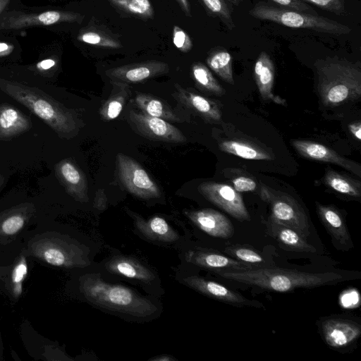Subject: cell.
Instances as JSON below:
<instances>
[{"mask_svg": "<svg viewBox=\"0 0 361 361\" xmlns=\"http://www.w3.org/2000/svg\"><path fill=\"white\" fill-rule=\"evenodd\" d=\"M214 272L227 280L281 293L289 292L297 288H312L334 285L360 277L355 272L310 273L293 269L266 267Z\"/></svg>", "mask_w": 361, "mask_h": 361, "instance_id": "6da1fadb", "label": "cell"}, {"mask_svg": "<svg viewBox=\"0 0 361 361\" xmlns=\"http://www.w3.org/2000/svg\"><path fill=\"white\" fill-rule=\"evenodd\" d=\"M317 89L323 104L336 106L361 96V68L338 57L326 58L315 63Z\"/></svg>", "mask_w": 361, "mask_h": 361, "instance_id": "7a4b0ae2", "label": "cell"}, {"mask_svg": "<svg viewBox=\"0 0 361 361\" xmlns=\"http://www.w3.org/2000/svg\"><path fill=\"white\" fill-rule=\"evenodd\" d=\"M85 298L99 307L139 318L154 315L156 305L132 289L104 281L97 274H87L80 280Z\"/></svg>", "mask_w": 361, "mask_h": 361, "instance_id": "3957f363", "label": "cell"}, {"mask_svg": "<svg viewBox=\"0 0 361 361\" xmlns=\"http://www.w3.org/2000/svg\"><path fill=\"white\" fill-rule=\"evenodd\" d=\"M1 89L44 121L61 137H71L78 130L74 114L39 90L13 82L1 84Z\"/></svg>", "mask_w": 361, "mask_h": 361, "instance_id": "277c9868", "label": "cell"}, {"mask_svg": "<svg viewBox=\"0 0 361 361\" xmlns=\"http://www.w3.org/2000/svg\"><path fill=\"white\" fill-rule=\"evenodd\" d=\"M254 18L269 20L288 27L308 29L336 35H346L351 28L336 20L319 15H312L279 5L259 1L249 11Z\"/></svg>", "mask_w": 361, "mask_h": 361, "instance_id": "5b68a950", "label": "cell"}, {"mask_svg": "<svg viewBox=\"0 0 361 361\" xmlns=\"http://www.w3.org/2000/svg\"><path fill=\"white\" fill-rule=\"evenodd\" d=\"M260 197L271 209L269 219L288 226L303 238L310 235V224L304 209L290 195L262 184Z\"/></svg>", "mask_w": 361, "mask_h": 361, "instance_id": "8992f818", "label": "cell"}, {"mask_svg": "<svg viewBox=\"0 0 361 361\" xmlns=\"http://www.w3.org/2000/svg\"><path fill=\"white\" fill-rule=\"evenodd\" d=\"M118 178L125 188L142 199L158 198L161 191L144 168L135 159L123 153L116 156Z\"/></svg>", "mask_w": 361, "mask_h": 361, "instance_id": "52a82bcc", "label": "cell"}, {"mask_svg": "<svg viewBox=\"0 0 361 361\" xmlns=\"http://www.w3.org/2000/svg\"><path fill=\"white\" fill-rule=\"evenodd\" d=\"M198 191L208 201L240 221L250 220V215L240 193L233 186L216 182H203Z\"/></svg>", "mask_w": 361, "mask_h": 361, "instance_id": "ba28073f", "label": "cell"}, {"mask_svg": "<svg viewBox=\"0 0 361 361\" xmlns=\"http://www.w3.org/2000/svg\"><path fill=\"white\" fill-rule=\"evenodd\" d=\"M129 119L132 128L148 139L173 143L186 142V137L178 128L162 118L130 110Z\"/></svg>", "mask_w": 361, "mask_h": 361, "instance_id": "9c48e42d", "label": "cell"}, {"mask_svg": "<svg viewBox=\"0 0 361 361\" xmlns=\"http://www.w3.org/2000/svg\"><path fill=\"white\" fill-rule=\"evenodd\" d=\"M183 282L191 288L209 298L231 305L264 308L261 302L247 299L240 293L213 281L197 276H190L184 278Z\"/></svg>", "mask_w": 361, "mask_h": 361, "instance_id": "30bf717a", "label": "cell"}, {"mask_svg": "<svg viewBox=\"0 0 361 361\" xmlns=\"http://www.w3.org/2000/svg\"><path fill=\"white\" fill-rule=\"evenodd\" d=\"M292 146L302 157L317 161L328 162L338 165L361 177V166L356 161L342 157L331 148L312 141L293 140Z\"/></svg>", "mask_w": 361, "mask_h": 361, "instance_id": "8fae6325", "label": "cell"}, {"mask_svg": "<svg viewBox=\"0 0 361 361\" xmlns=\"http://www.w3.org/2000/svg\"><path fill=\"white\" fill-rule=\"evenodd\" d=\"M185 214L196 226L212 237L229 238L234 234L231 221L216 210L207 208L185 211Z\"/></svg>", "mask_w": 361, "mask_h": 361, "instance_id": "7c38bea8", "label": "cell"}, {"mask_svg": "<svg viewBox=\"0 0 361 361\" xmlns=\"http://www.w3.org/2000/svg\"><path fill=\"white\" fill-rule=\"evenodd\" d=\"M322 330L326 343L336 348L348 345L361 334V326L359 324L342 318H329L324 320Z\"/></svg>", "mask_w": 361, "mask_h": 361, "instance_id": "4fadbf2b", "label": "cell"}, {"mask_svg": "<svg viewBox=\"0 0 361 361\" xmlns=\"http://www.w3.org/2000/svg\"><path fill=\"white\" fill-rule=\"evenodd\" d=\"M167 64L149 61L117 67L108 70L106 73L112 82L135 83L158 76L168 72Z\"/></svg>", "mask_w": 361, "mask_h": 361, "instance_id": "5bb4252c", "label": "cell"}, {"mask_svg": "<svg viewBox=\"0 0 361 361\" xmlns=\"http://www.w3.org/2000/svg\"><path fill=\"white\" fill-rule=\"evenodd\" d=\"M319 218L339 247L344 250L350 249L353 245L342 214L332 205L317 203Z\"/></svg>", "mask_w": 361, "mask_h": 361, "instance_id": "9a60e30c", "label": "cell"}, {"mask_svg": "<svg viewBox=\"0 0 361 361\" xmlns=\"http://www.w3.org/2000/svg\"><path fill=\"white\" fill-rule=\"evenodd\" d=\"M187 262L196 266L212 270H245L253 267L250 264L238 261L233 257L222 254L201 251L190 250L185 255Z\"/></svg>", "mask_w": 361, "mask_h": 361, "instance_id": "2e32d148", "label": "cell"}, {"mask_svg": "<svg viewBox=\"0 0 361 361\" xmlns=\"http://www.w3.org/2000/svg\"><path fill=\"white\" fill-rule=\"evenodd\" d=\"M275 66L269 55L262 51L254 67V79L262 99L271 101L281 105H286V101L273 94Z\"/></svg>", "mask_w": 361, "mask_h": 361, "instance_id": "e0dca14e", "label": "cell"}, {"mask_svg": "<svg viewBox=\"0 0 361 361\" xmlns=\"http://www.w3.org/2000/svg\"><path fill=\"white\" fill-rule=\"evenodd\" d=\"M177 99L185 106L193 110L204 121L219 123L221 121L222 113L219 104L207 97L184 89L175 84Z\"/></svg>", "mask_w": 361, "mask_h": 361, "instance_id": "ac0fdd59", "label": "cell"}, {"mask_svg": "<svg viewBox=\"0 0 361 361\" xmlns=\"http://www.w3.org/2000/svg\"><path fill=\"white\" fill-rule=\"evenodd\" d=\"M56 171L68 192L75 200L88 201L87 183L85 176L71 161L65 159L56 166Z\"/></svg>", "mask_w": 361, "mask_h": 361, "instance_id": "d6986e66", "label": "cell"}, {"mask_svg": "<svg viewBox=\"0 0 361 361\" xmlns=\"http://www.w3.org/2000/svg\"><path fill=\"white\" fill-rule=\"evenodd\" d=\"M105 267L114 274L146 283L153 281L156 277L150 269L137 260L121 255L111 258Z\"/></svg>", "mask_w": 361, "mask_h": 361, "instance_id": "ffe728a7", "label": "cell"}, {"mask_svg": "<svg viewBox=\"0 0 361 361\" xmlns=\"http://www.w3.org/2000/svg\"><path fill=\"white\" fill-rule=\"evenodd\" d=\"M135 227L146 238L153 240L172 243L178 240V233L167 223L157 216L144 219L137 214H133Z\"/></svg>", "mask_w": 361, "mask_h": 361, "instance_id": "44dd1931", "label": "cell"}, {"mask_svg": "<svg viewBox=\"0 0 361 361\" xmlns=\"http://www.w3.org/2000/svg\"><path fill=\"white\" fill-rule=\"evenodd\" d=\"M267 230L269 235L288 250L302 252H316V248L308 243L293 229L269 219Z\"/></svg>", "mask_w": 361, "mask_h": 361, "instance_id": "7402d4cb", "label": "cell"}, {"mask_svg": "<svg viewBox=\"0 0 361 361\" xmlns=\"http://www.w3.org/2000/svg\"><path fill=\"white\" fill-rule=\"evenodd\" d=\"M30 128V119L18 109L8 104L0 106V140L14 137Z\"/></svg>", "mask_w": 361, "mask_h": 361, "instance_id": "603a6c76", "label": "cell"}, {"mask_svg": "<svg viewBox=\"0 0 361 361\" xmlns=\"http://www.w3.org/2000/svg\"><path fill=\"white\" fill-rule=\"evenodd\" d=\"M219 149L222 152L245 159L271 160L274 154L264 148L249 142L228 140L219 143Z\"/></svg>", "mask_w": 361, "mask_h": 361, "instance_id": "cb8c5ba5", "label": "cell"}, {"mask_svg": "<svg viewBox=\"0 0 361 361\" xmlns=\"http://www.w3.org/2000/svg\"><path fill=\"white\" fill-rule=\"evenodd\" d=\"M135 101L144 114L162 118L168 122H181L180 117L161 99L140 92L135 95Z\"/></svg>", "mask_w": 361, "mask_h": 361, "instance_id": "d4e9b609", "label": "cell"}, {"mask_svg": "<svg viewBox=\"0 0 361 361\" xmlns=\"http://www.w3.org/2000/svg\"><path fill=\"white\" fill-rule=\"evenodd\" d=\"M112 84L111 94L99 109V115L105 121L114 120L119 116L129 95L127 83L113 82Z\"/></svg>", "mask_w": 361, "mask_h": 361, "instance_id": "484cf974", "label": "cell"}, {"mask_svg": "<svg viewBox=\"0 0 361 361\" xmlns=\"http://www.w3.org/2000/svg\"><path fill=\"white\" fill-rule=\"evenodd\" d=\"M324 183L333 190L353 197H361V184L356 179L328 169L324 176Z\"/></svg>", "mask_w": 361, "mask_h": 361, "instance_id": "4316f807", "label": "cell"}, {"mask_svg": "<svg viewBox=\"0 0 361 361\" xmlns=\"http://www.w3.org/2000/svg\"><path fill=\"white\" fill-rule=\"evenodd\" d=\"M207 64L219 77L226 82L233 85L232 56L223 47L212 50L207 58Z\"/></svg>", "mask_w": 361, "mask_h": 361, "instance_id": "83f0119b", "label": "cell"}, {"mask_svg": "<svg viewBox=\"0 0 361 361\" xmlns=\"http://www.w3.org/2000/svg\"><path fill=\"white\" fill-rule=\"evenodd\" d=\"M192 75L196 85L202 91L216 96L224 94L222 86L203 63L197 62L192 65Z\"/></svg>", "mask_w": 361, "mask_h": 361, "instance_id": "f1b7e54d", "label": "cell"}, {"mask_svg": "<svg viewBox=\"0 0 361 361\" xmlns=\"http://www.w3.org/2000/svg\"><path fill=\"white\" fill-rule=\"evenodd\" d=\"M210 16L219 19L228 30L235 28L232 16L233 8L226 0H198Z\"/></svg>", "mask_w": 361, "mask_h": 361, "instance_id": "f546056e", "label": "cell"}, {"mask_svg": "<svg viewBox=\"0 0 361 361\" xmlns=\"http://www.w3.org/2000/svg\"><path fill=\"white\" fill-rule=\"evenodd\" d=\"M117 10L137 18H149L153 8L149 0H108Z\"/></svg>", "mask_w": 361, "mask_h": 361, "instance_id": "4dcf8cb0", "label": "cell"}, {"mask_svg": "<svg viewBox=\"0 0 361 361\" xmlns=\"http://www.w3.org/2000/svg\"><path fill=\"white\" fill-rule=\"evenodd\" d=\"M224 251L229 257L250 265L262 264L265 262V259L262 254L249 246L230 245L226 247Z\"/></svg>", "mask_w": 361, "mask_h": 361, "instance_id": "1f68e13d", "label": "cell"}, {"mask_svg": "<svg viewBox=\"0 0 361 361\" xmlns=\"http://www.w3.org/2000/svg\"><path fill=\"white\" fill-rule=\"evenodd\" d=\"M79 39L80 41L92 45L112 48H117L120 46L118 42L94 31L84 32L80 35Z\"/></svg>", "mask_w": 361, "mask_h": 361, "instance_id": "d6a6232c", "label": "cell"}, {"mask_svg": "<svg viewBox=\"0 0 361 361\" xmlns=\"http://www.w3.org/2000/svg\"><path fill=\"white\" fill-rule=\"evenodd\" d=\"M310 3L322 9L334 13L336 15H343L345 12L344 0H300Z\"/></svg>", "mask_w": 361, "mask_h": 361, "instance_id": "836d02e7", "label": "cell"}, {"mask_svg": "<svg viewBox=\"0 0 361 361\" xmlns=\"http://www.w3.org/2000/svg\"><path fill=\"white\" fill-rule=\"evenodd\" d=\"M233 188L239 192H251L257 188V182L252 178L244 175H233L231 177Z\"/></svg>", "mask_w": 361, "mask_h": 361, "instance_id": "e575fe53", "label": "cell"}, {"mask_svg": "<svg viewBox=\"0 0 361 361\" xmlns=\"http://www.w3.org/2000/svg\"><path fill=\"white\" fill-rule=\"evenodd\" d=\"M173 42L177 49L183 52L189 51L192 47L190 37L178 26L173 27Z\"/></svg>", "mask_w": 361, "mask_h": 361, "instance_id": "d590c367", "label": "cell"}, {"mask_svg": "<svg viewBox=\"0 0 361 361\" xmlns=\"http://www.w3.org/2000/svg\"><path fill=\"white\" fill-rule=\"evenodd\" d=\"M283 7L293 9L298 11L304 12L312 15H318L317 12L307 3L300 0H270Z\"/></svg>", "mask_w": 361, "mask_h": 361, "instance_id": "8d00e7d4", "label": "cell"}, {"mask_svg": "<svg viewBox=\"0 0 361 361\" xmlns=\"http://www.w3.org/2000/svg\"><path fill=\"white\" fill-rule=\"evenodd\" d=\"M24 218L19 214H15L6 218L1 224L4 233L13 235L16 233L24 225Z\"/></svg>", "mask_w": 361, "mask_h": 361, "instance_id": "74e56055", "label": "cell"}, {"mask_svg": "<svg viewBox=\"0 0 361 361\" xmlns=\"http://www.w3.org/2000/svg\"><path fill=\"white\" fill-rule=\"evenodd\" d=\"M63 16L61 13L57 11H47L39 15L37 18L38 21L43 25H51L61 20Z\"/></svg>", "mask_w": 361, "mask_h": 361, "instance_id": "f35d334b", "label": "cell"}, {"mask_svg": "<svg viewBox=\"0 0 361 361\" xmlns=\"http://www.w3.org/2000/svg\"><path fill=\"white\" fill-rule=\"evenodd\" d=\"M94 207L99 210H104L107 207V198L104 191L102 189L97 190L94 201Z\"/></svg>", "mask_w": 361, "mask_h": 361, "instance_id": "ab89813d", "label": "cell"}, {"mask_svg": "<svg viewBox=\"0 0 361 361\" xmlns=\"http://www.w3.org/2000/svg\"><path fill=\"white\" fill-rule=\"evenodd\" d=\"M27 271V267L25 263L21 262L20 264H18L13 273V281L15 283H18L20 282L26 274Z\"/></svg>", "mask_w": 361, "mask_h": 361, "instance_id": "60d3db41", "label": "cell"}, {"mask_svg": "<svg viewBox=\"0 0 361 361\" xmlns=\"http://www.w3.org/2000/svg\"><path fill=\"white\" fill-rule=\"evenodd\" d=\"M348 130L356 139L358 140H361V123L360 121L350 124Z\"/></svg>", "mask_w": 361, "mask_h": 361, "instance_id": "b9f144b4", "label": "cell"}, {"mask_svg": "<svg viewBox=\"0 0 361 361\" xmlns=\"http://www.w3.org/2000/svg\"><path fill=\"white\" fill-rule=\"evenodd\" d=\"M55 65V61L53 59H45L42 61L37 64V67L42 70H48Z\"/></svg>", "mask_w": 361, "mask_h": 361, "instance_id": "7bdbcfd3", "label": "cell"}, {"mask_svg": "<svg viewBox=\"0 0 361 361\" xmlns=\"http://www.w3.org/2000/svg\"><path fill=\"white\" fill-rule=\"evenodd\" d=\"M187 16H191L190 6L188 0H176Z\"/></svg>", "mask_w": 361, "mask_h": 361, "instance_id": "ee69618b", "label": "cell"}, {"mask_svg": "<svg viewBox=\"0 0 361 361\" xmlns=\"http://www.w3.org/2000/svg\"><path fill=\"white\" fill-rule=\"evenodd\" d=\"M149 360L151 361H173L176 360L173 357L168 355H161L157 357H154L151 358Z\"/></svg>", "mask_w": 361, "mask_h": 361, "instance_id": "f6af8a7d", "label": "cell"}, {"mask_svg": "<svg viewBox=\"0 0 361 361\" xmlns=\"http://www.w3.org/2000/svg\"><path fill=\"white\" fill-rule=\"evenodd\" d=\"M8 49V46L6 43H0V53L6 51Z\"/></svg>", "mask_w": 361, "mask_h": 361, "instance_id": "bcb514c9", "label": "cell"}, {"mask_svg": "<svg viewBox=\"0 0 361 361\" xmlns=\"http://www.w3.org/2000/svg\"><path fill=\"white\" fill-rule=\"evenodd\" d=\"M230 3L233 6H238L240 3L241 2V0H226Z\"/></svg>", "mask_w": 361, "mask_h": 361, "instance_id": "7dc6e473", "label": "cell"}, {"mask_svg": "<svg viewBox=\"0 0 361 361\" xmlns=\"http://www.w3.org/2000/svg\"><path fill=\"white\" fill-rule=\"evenodd\" d=\"M4 4H5V2L1 3V1H0V12L3 9Z\"/></svg>", "mask_w": 361, "mask_h": 361, "instance_id": "c3c4849f", "label": "cell"}]
</instances>
